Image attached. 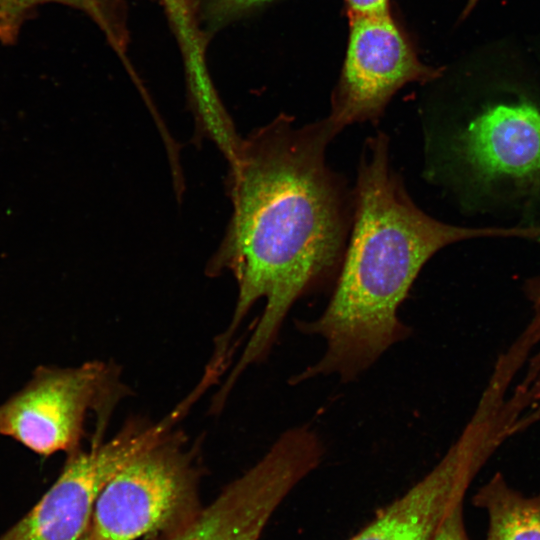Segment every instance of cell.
Returning a JSON list of instances; mask_svg holds the SVG:
<instances>
[{"instance_id":"cell-16","label":"cell","mask_w":540,"mask_h":540,"mask_svg":"<svg viewBox=\"0 0 540 540\" xmlns=\"http://www.w3.org/2000/svg\"><path fill=\"white\" fill-rule=\"evenodd\" d=\"M80 540H91V539L89 538V536L85 532V534L83 535V537Z\"/></svg>"},{"instance_id":"cell-10","label":"cell","mask_w":540,"mask_h":540,"mask_svg":"<svg viewBox=\"0 0 540 540\" xmlns=\"http://www.w3.org/2000/svg\"><path fill=\"white\" fill-rule=\"evenodd\" d=\"M472 502L487 512L485 540H540V491L525 496L497 472L479 488Z\"/></svg>"},{"instance_id":"cell-6","label":"cell","mask_w":540,"mask_h":540,"mask_svg":"<svg viewBox=\"0 0 540 540\" xmlns=\"http://www.w3.org/2000/svg\"><path fill=\"white\" fill-rule=\"evenodd\" d=\"M437 76L418 60L389 13L351 17L346 59L327 118L340 131L377 120L401 87Z\"/></svg>"},{"instance_id":"cell-2","label":"cell","mask_w":540,"mask_h":540,"mask_svg":"<svg viewBox=\"0 0 540 540\" xmlns=\"http://www.w3.org/2000/svg\"><path fill=\"white\" fill-rule=\"evenodd\" d=\"M481 237L540 238V227L470 228L441 222L408 195L389 159V139L369 137L353 190V214L342 261L324 310L297 329L321 338L322 356L291 379L356 380L411 329L398 313L427 261L442 248Z\"/></svg>"},{"instance_id":"cell-5","label":"cell","mask_w":540,"mask_h":540,"mask_svg":"<svg viewBox=\"0 0 540 540\" xmlns=\"http://www.w3.org/2000/svg\"><path fill=\"white\" fill-rule=\"evenodd\" d=\"M324 452L315 429L292 427L189 521L143 540H259L276 508L318 467Z\"/></svg>"},{"instance_id":"cell-14","label":"cell","mask_w":540,"mask_h":540,"mask_svg":"<svg viewBox=\"0 0 540 540\" xmlns=\"http://www.w3.org/2000/svg\"><path fill=\"white\" fill-rule=\"evenodd\" d=\"M271 0H221L222 8L226 11H240L261 5Z\"/></svg>"},{"instance_id":"cell-4","label":"cell","mask_w":540,"mask_h":540,"mask_svg":"<svg viewBox=\"0 0 540 540\" xmlns=\"http://www.w3.org/2000/svg\"><path fill=\"white\" fill-rule=\"evenodd\" d=\"M129 393L113 362L92 360L75 367H38L29 383L0 406V435L42 456L78 451L90 412L95 439L104 438L109 418Z\"/></svg>"},{"instance_id":"cell-9","label":"cell","mask_w":540,"mask_h":540,"mask_svg":"<svg viewBox=\"0 0 540 540\" xmlns=\"http://www.w3.org/2000/svg\"><path fill=\"white\" fill-rule=\"evenodd\" d=\"M453 151L483 179H540V111L533 105L488 108L463 128Z\"/></svg>"},{"instance_id":"cell-3","label":"cell","mask_w":540,"mask_h":540,"mask_svg":"<svg viewBox=\"0 0 540 540\" xmlns=\"http://www.w3.org/2000/svg\"><path fill=\"white\" fill-rule=\"evenodd\" d=\"M197 447L170 431L127 462L99 494L91 540L146 539L178 528L202 508Z\"/></svg>"},{"instance_id":"cell-7","label":"cell","mask_w":540,"mask_h":540,"mask_svg":"<svg viewBox=\"0 0 540 540\" xmlns=\"http://www.w3.org/2000/svg\"><path fill=\"white\" fill-rule=\"evenodd\" d=\"M493 454L483 432L464 428L432 470L350 540H433L448 509L464 498Z\"/></svg>"},{"instance_id":"cell-1","label":"cell","mask_w":540,"mask_h":540,"mask_svg":"<svg viewBox=\"0 0 540 540\" xmlns=\"http://www.w3.org/2000/svg\"><path fill=\"white\" fill-rule=\"evenodd\" d=\"M339 132L327 117L297 127L291 117L280 115L245 137L229 165L232 215L206 273L230 271L238 294L230 324L213 351L232 354L243 319L258 300L265 305L225 379L227 387L267 358L301 297L336 279L353 214V191L325 157Z\"/></svg>"},{"instance_id":"cell-12","label":"cell","mask_w":540,"mask_h":540,"mask_svg":"<svg viewBox=\"0 0 540 540\" xmlns=\"http://www.w3.org/2000/svg\"><path fill=\"white\" fill-rule=\"evenodd\" d=\"M463 500L464 498L458 499L448 509L433 540H470L464 524Z\"/></svg>"},{"instance_id":"cell-15","label":"cell","mask_w":540,"mask_h":540,"mask_svg":"<svg viewBox=\"0 0 540 540\" xmlns=\"http://www.w3.org/2000/svg\"><path fill=\"white\" fill-rule=\"evenodd\" d=\"M532 305L536 311L540 312V280L536 284L533 291Z\"/></svg>"},{"instance_id":"cell-11","label":"cell","mask_w":540,"mask_h":540,"mask_svg":"<svg viewBox=\"0 0 540 540\" xmlns=\"http://www.w3.org/2000/svg\"><path fill=\"white\" fill-rule=\"evenodd\" d=\"M44 2H58L84 8L88 6V0H0V35L3 38H11L27 10Z\"/></svg>"},{"instance_id":"cell-8","label":"cell","mask_w":540,"mask_h":540,"mask_svg":"<svg viewBox=\"0 0 540 540\" xmlns=\"http://www.w3.org/2000/svg\"><path fill=\"white\" fill-rule=\"evenodd\" d=\"M128 459L125 445L113 438L69 454L50 489L0 540H80L99 494Z\"/></svg>"},{"instance_id":"cell-13","label":"cell","mask_w":540,"mask_h":540,"mask_svg":"<svg viewBox=\"0 0 540 540\" xmlns=\"http://www.w3.org/2000/svg\"><path fill=\"white\" fill-rule=\"evenodd\" d=\"M351 17L377 16L389 13V0H346Z\"/></svg>"}]
</instances>
